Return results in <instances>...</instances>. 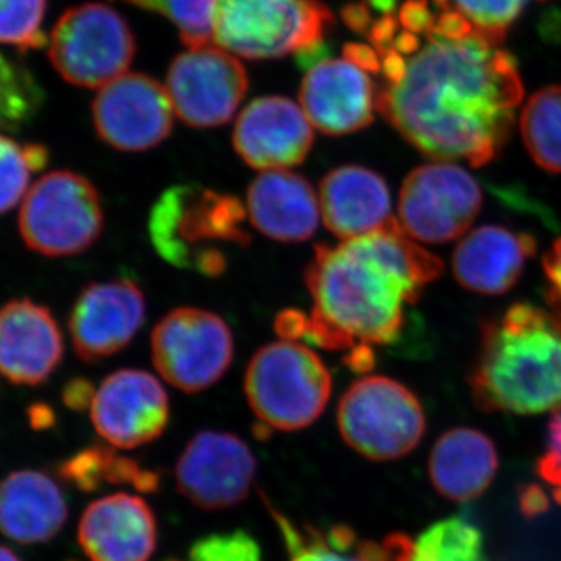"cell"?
<instances>
[{"label": "cell", "instance_id": "cell-1", "mask_svg": "<svg viewBox=\"0 0 561 561\" xmlns=\"http://www.w3.org/2000/svg\"><path fill=\"white\" fill-rule=\"evenodd\" d=\"M408 76L378 92L379 113L426 157L474 168L500 157L524 87L515 57L476 31L460 41L427 33Z\"/></svg>", "mask_w": 561, "mask_h": 561}, {"label": "cell", "instance_id": "cell-2", "mask_svg": "<svg viewBox=\"0 0 561 561\" xmlns=\"http://www.w3.org/2000/svg\"><path fill=\"white\" fill-rule=\"evenodd\" d=\"M442 275L440 257L398 220L335 247L317 245L305 275L313 300L305 337L346 354L394 345L427 284Z\"/></svg>", "mask_w": 561, "mask_h": 561}, {"label": "cell", "instance_id": "cell-3", "mask_svg": "<svg viewBox=\"0 0 561 561\" xmlns=\"http://www.w3.org/2000/svg\"><path fill=\"white\" fill-rule=\"evenodd\" d=\"M485 412L535 415L561 408V317L516 302L482 328L470 373Z\"/></svg>", "mask_w": 561, "mask_h": 561}, {"label": "cell", "instance_id": "cell-4", "mask_svg": "<svg viewBox=\"0 0 561 561\" xmlns=\"http://www.w3.org/2000/svg\"><path fill=\"white\" fill-rule=\"evenodd\" d=\"M247 206L239 198L195 184H180L151 208L150 241L162 260L206 276L227 268L225 245L247 247Z\"/></svg>", "mask_w": 561, "mask_h": 561}, {"label": "cell", "instance_id": "cell-5", "mask_svg": "<svg viewBox=\"0 0 561 561\" xmlns=\"http://www.w3.org/2000/svg\"><path fill=\"white\" fill-rule=\"evenodd\" d=\"M243 390L261 423L300 431L327 408L332 379L316 351L294 341L273 342L250 360Z\"/></svg>", "mask_w": 561, "mask_h": 561}, {"label": "cell", "instance_id": "cell-6", "mask_svg": "<svg viewBox=\"0 0 561 561\" xmlns=\"http://www.w3.org/2000/svg\"><path fill=\"white\" fill-rule=\"evenodd\" d=\"M334 14L319 0H219L214 43L249 60L300 54L323 43Z\"/></svg>", "mask_w": 561, "mask_h": 561}, {"label": "cell", "instance_id": "cell-7", "mask_svg": "<svg viewBox=\"0 0 561 561\" xmlns=\"http://www.w3.org/2000/svg\"><path fill=\"white\" fill-rule=\"evenodd\" d=\"M102 230L99 192L79 173L54 171L41 176L21 203L22 241L44 256L83 253L98 242Z\"/></svg>", "mask_w": 561, "mask_h": 561}, {"label": "cell", "instance_id": "cell-8", "mask_svg": "<svg viewBox=\"0 0 561 561\" xmlns=\"http://www.w3.org/2000/svg\"><path fill=\"white\" fill-rule=\"evenodd\" d=\"M337 421L343 440L371 460L405 456L426 431L419 398L386 376L354 382L342 397Z\"/></svg>", "mask_w": 561, "mask_h": 561}, {"label": "cell", "instance_id": "cell-9", "mask_svg": "<svg viewBox=\"0 0 561 561\" xmlns=\"http://www.w3.org/2000/svg\"><path fill=\"white\" fill-rule=\"evenodd\" d=\"M135 51L127 21L105 3L66 10L50 36L51 65L62 79L80 88H103L119 79Z\"/></svg>", "mask_w": 561, "mask_h": 561}, {"label": "cell", "instance_id": "cell-10", "mask_svg": "<svg viewBox=\"0 0 561 561\" xmlns=\"http://www.w3.org/2000/svg\"><path fill=\"white\" fill-rule=\"evenodd\" d=\"M234 339L227 321L197 308H179L151 332L154 368L176 389L198 393L230 368Z\"/></svg>", "mask_w": 561, "mask_h": 561}, {"label": "cell", "instance_id": "cell-11", "mask_svg": "<svg viewBox=\"0 0 561 561\" xmlns=\"http://www.w3.org/2000/svg\"><path fill=\"white\" fill-rule=\"evenodd\" d=\"M481 184L453 162L413 169L402 183L398 224L413 241L446 243L467 234L481 213Z\"/></svg>", "mask_w": 561, "mask_h": 561}, {"label": "cell", "instance_id": "cell-12", "mask_svg": "<svg viewBox=\"0 0 561 561\" xmlns=\"http://www.w3.org/2000/svg\"><path fill=\"white\" fill-rule=\"evenodd\" d=\"M173 110L184 124L214 128L227 124L249 90L242 62L219 47L190 49L173 60L168 72Z\"/></svg>", "mask_w": 561, "mask_h": 561}, {"label": "cell", "instance_id": "cell-13", "mask_svg": "<svg viewBox=\"0 0 561 561\" xmlns=\"http://www.w3.org/2000/svg\"><path fill=\"white\" fill-rule=\"evenodd\" d=\"M168 88L144 73H124L99 91L92 103L94 127L102 140L122 151L153 149L173 125Z\"/></svg>", "mask_w": 561, "mask_h": 561}, {"label": "cell", "instance_id": "cell-14", "mask_svg": "<svg viewBox=\"0 0 561 561\" xmlns=\"http://www.w3.org/2000/svg\"><path fill=\"white\" fill-rule=\"evenodd\" d=\"M256 476L249 445L228 432L195 435L176 463L180 493L203 511L234 507L247 500Z\"/></svg>", "mask_w": 561, "mask_h": 561}, {"label": "cell", "instance_id": "cell-15", "mask_svg": "<svg viewBox=\"0 0 561 561\" xmlns=\"http://www.w3.org/2000/svg\"><path fill=\"white\" fill-rule=\"evenodd\" d=\"M91 420L113 448H138L160 438L168 427L169 397L150 373H111L95 391Z\"/></svg>", "mask_w": 561, "mask_h": 561}, {"label": "cell", "instance_id": "cell-16", "mask_svg": "<svg viewBox=\"0 0 561 561\" xmlns=\"http://www.w3.org/2000/svg\"><path fill=\"white\" fill-rule=\"evenodd\" d=\"M146 319V298L130 279L84 287L73 302L69 332L77 356L87 364L113 356L135 337Z\"/></svg>", "mask_w": 561, "mask_h": 561}, {"label": "cell", "instance_id": "cell-17", "mask_svg": "<svg viewBox=\"0 0 561 561\" xmlns=\"http://www.w3.org/2000/svg\"><path fill=\"white\" fill-rule=\"evenodd\" d=\"M232 146L242 161L256 171H289L301 164L312 149V124L290 99H256L236 121Z\"/></svg>", "mask_w": 561, "mask_h": 561}, {"label": "cell", "instance_id": "cell-18", "mask_svg": "<svg viewBox=\"0 0 561 561\" xmlns=\"http://www.w3.org/2000/svg\"><path fill=\"white\" fill-rule=\"evenodd\" d=\"M378 94L365 70L348 60H327L308 70L300 88L301 108L312 127L345 136L375 121Z\"/></svg>", "mask_w": 561, "mask_h": 561}, {"label": "cell", "instance_id": "cell-19", "mask_svg": "<svg viewBox=\"0 0 561 561\" xmlns=\"http://www.w3.org/2000/svg\"><path fill=\"white\" fill-rule=\"evenodd\" d=\"M62 335L49 309L10 300L0 316V370L16 386H39L60 365Z\"/></svg>", "mask_w": 561, "mask_h": 561}, {"label": "cell", "instance_id": "cell-20", "mask_svg": "<svg viewBox=\"0 0 561 561\" xmlns=\"http://www.w3.org/2000/svg\"><path fill=\"white\" fill-rule=\"evenodd\" d=\"M157 540L150 505L128 493L92 502L79 524V542L91 561H149Z\"/></svg>", "mask_w": 561, "mask_h": 561}, {"label": "cell", "instance_id": "cell-21", "mask_svg": "<svg viewBox=\"0 0 561 561\" xmlns=\"http://www.w3.org/2000/svg\"><path fill=\"white\" fill-rule=\"evenodd\" d=\"M537 253V239L502 225H483L468 232L456 247L453 272L465 289L502 295L513 289Z\"/></svg>", "mask_w": 561, "mask_h": 561}, {"label": "cell", "instance_id": "cell-22", "mask_svg": "<svg viewBox=\"0 0 561 561\" xmlns=\"http://www.w3.org/2000/svg\"><path fill=\"white\" fill-rule=\"evenodd\" d=\"M321 219L343 241L362 238L389 227V184L371 169L350 164L332 169L320 181Z\"/></svg>", "mask_w": 561, "mask_h": 561}, {"label": "cell", "instance_id": "cell-23", "mask_svg": "<svg viewBox=\"0 0 561 561\" xmlns=\"http://www.w3.org/2000/svg\"><path fill=\"white\" fill-rule=\"evenodd\" d=\"M247 213L251 225L267 238L308 241L319 227V192L298 173L262 172L247 191Z\"/></svg>", "mask_w": 561, "mask_h": 561}, {"label": "cell", "instance_id": "cell-24", "mask_svg": "<svg viewBox=\"0 0 561 561\" xmlns=\"http://www.w3.org/2000/svg\"><path fill=\"white\" fill-rule=\"evenodd\" d=\"M68 519V505L57 483L39 471L7 476L0 494V524L21 545L49 541Z\"/></svg>", "mask_w": 561, "mask_h": 561}, {"label": "cell", "instance_id": "cell-25", "mask_svg": "<svg viewBox=\"0 0 561 561\" xmlns=\"http://www.w3.org/2000/svg\"><path fill=\"white\" fill-rule=\"evenodd\" d=\"M430 468L432 482L443 496L460 502L474 500L496 474V448L482 432L457 427L435 443Z\"/></svg>", "mask_w": 561, "mask_h": 561}, {"label": "cell", "instance_id": "cell-26", "mask_svg": "<svg viewBox=\"0 0 561 561\" xmlns=\"http://www.w3.org/2000/svg\"><path fill=\"white\" fill-rule=\"evenodd\" d=\"M524 146L545 171L561 173V84L535 92L519 119Z\"/></svg>", "mask_w": 561, "mask_h": 561}, {"label": "cell", "instance_id": "cell-27", "mask_svg": "<svg viewBox=\"0 0 561 561\" xmlns=\"http://www.w3.org/2000/svg\"><path fill=\"white\" fill-rule=\"evenodd\" d=\"M413 561H486L481 530L463 518L434 524L416 542Z\"/></svg>", "mask_w": 561, "mask_h": 561}, {"label": "cell", "instance_id": "cell-28", "mask_svg": "<svg viewBox=\"0 0 561 561\" xmlns=\"http://www.w3.org/2000/svg\"><path fill=\"white\" fill-rule=\"evenodd\" d=\"M125 2L168 16L179 27L181 41L190 49H201L213 44L219 0H125Z\"/></svg>", "mask_w": 561, "mask_h": 561}, {"label": "cell", "instance_id": "cell-29", "mask_svg": "<svg viewBox=\"0 0 561 561\" xmlns=\"http://www.w3.org/2000/svg\"><path fill=\"white\" fill-rule=\"evenodd\" d=\"M0 113L3 127L14 130L38 113L44 101L43 91L31 72L9 58L2 57L0 65Z\"/></svg>", "mask_w": 561, "mask_h": 561}, {"label": "cell", "instance_id": "cell-30", "mask_svg": "<svg viewBox=\"0 0 561 561\" xmlns=\"http://www.w3.org/2000/svg\"><path fill=\"white\" fill-rule=\"evenodd\" d=\"M0 39L21 51L43 49L49 38L41 32L46 0H0Z\"/></svg>", "mask_w": 561, "mask_h": 561}, {"label": "cell", "instance_id": "cell-31", "mask_svg": "<svg viewBox=\"0 0 561 561\" xmlns=\"http://www.w3.org/2000/svg\"><path fill=\"white\" fill-rule=\"evenodd\" d=\"M530 0H451V10L465 14L476 31L504 43L508 25L522 14Z\"/></svg>", "mask_w": 561, "mask_h": 561}, {"label": "cell", "instance_id": "cell-32", "mask_svg": "<svg viewBox=\"0 0 561 561\" xmlns=\"http://www.w3.org/2000/svg\"><path fill=\"white\" fill-rule=\"evenodd\" d=\"M0 153H2V213L7 214L14 206L24 202L31 187V175L35 173L25 154L24 146L9 136L0 139Z\"/></svg>", "mask_w": 561, "mask_h": 561}, {"label": "cell", "instance_id": "cell-33", "mask_svg": "<svg viewBox=\"0 0 561 561\" xmlns=\"http://www.w3.org/2000/svg\"><path fill=\"white\" fill-rule=\"evenodd\" d=\"M191 561H262V549L250 534L243 530L216 534L195 541L190 552Z\"/></svg>", "mask_w": 561, "mask_h": 561}, {"label": "cell", "instance_id": "cell-34", "mask_svg": "<svg viewBox=\"0 0 561 561\" xmlns=\"http://www.w3.org/2000/svg\"><path fill=\"white\" fill-rule=\"evenodd\" d=\"M273 516L283 531L291 561H364L357 556L351 559V557H346V553L335 552L328 545L327 535L316 527H306V530L301 531L278 512H275Z\"/></svg>", "mask_w": 561, "mask_h": 561}, {"label": "cell", "instance_id": "cell-35", "mask_svg": "<svg viewBox=\"0 0 561 561\" xmlns=\"http://www.w3.org/2000/svg\"><path fill=\"white\" fill-rule=\"evenodd\" d=\"M110 453L111 448L102 446L83 449L69 460L62 461L60 476L84 493L99 490L106 482Z\"/></svg>", "mask_w": 561, "mask_h": 561}, {"label": "cell", "instance_id": "cell-36", "mask_svg": "<svg viewBox=\"0 0 561 561\" xmlns=\"http://www.w3.org/2000/svg\"><path fill=\"white\" fill-rule=\"evenodd\" d=\"M542 271L548 283V300L561 317V238L542 256Z\"/></svg>", "mask_w": 561, "mask_h": 561}, {"label": "cell", "instance_id": "cell-37", "mask_svg": "<svg viewBox=\"0 0 561 561\" xmlns=\"http://www.w3.org/2000/svg\"><path fill=\"white\" fill-rule=\"evenodd\" d=\"M398 20H400V24L405 31L427 33L434 27L437 18L432 14L427 0H405L404 5L401 7Z\"/></svg>", "mask_w": 561, "mask_h": 561}, {"label": "cell", "instance_id": "cell-38", "mask_svg": "<svg viewBox=\"0 0 561 561\" xmlns=\"http://www.w3.org/2000/svg\"><path fill=\"white\" fill-rule=\"evenodd\" d=\"M432 33L440 36V38L449 41H460L470 36L474 32V25L465 14L456 10L443 11L435 20ZM427 32V33H430Z\"/></svg>", "mask_w": 561, "mask_h": 561}, {"label": "cell", "instance_id": "cell-39", "mask_svg": "<svg viewBox=\"0 0 561 561\" xmlns=\"http://www.w3.org/2000/svg\"><path fill=\"white\" fill-rule=\"evenodd\" d=\"M398 28H400V20L393 14H386L381 20L373 22L368 39L379 57L383 58L389 51L394 50L393 44L398 36Z\"/></svg>", "mask_w": 561, "mask_h": 561}, {"label": "cell", "instance_id": "cell-40", "mask_svg": "<svg viewBox=\"0 0 561 561\" xmlns=\"http://www.w3.org/2000/svg\"><path fill=\"white\" fill-rule=\"evenodd\" d=\"M518 504L519 511L527 519L537 518V516L545 515L549 511L548 494L535 483L519 486Z\"/></svg>", "mask_w": 561, "mask_h": 561}, {"label": "cell", "instance_id": "cell-41", "mask_svg": "<svg viewBox=\"0 0 561 561\" xmlns=\"http://www.w3.org/2000/svg\"><path fill=\"white\" fill-rule=\"evenodd\" d=\"M95 391L98 390L92 389V383L87 379H72L62 389V402L72 411L83 412L91 409Z\"/></svg>", "mask_w": 561, "mask_h": 561}, {"label": "cell", "instance_id": "cell-42", "mask_svg": "<svg viewBox=\"0 0 561 561\" xmlns=\"http://www.w3.org/2000/svg\"><path fill=\"white\" fill-rule=\"evenodd\" d=\"M343 57L345 60L353 62L357 68L365 70V72L378 73L381 70V60L375 47L367 46V44L350 43L343 46Z\"/></svg>", "mask_w": 561, "mask_h": 561}, {"label": "cell", "instance_id": "cell-43", "mask_svg": "<svg viewBox=\"0 0 561 561\" xmlns=\"http://www.w3.org/2000/svg\"><path fill=\"white\" fill-rule=\"evenodd\" d=\"M306 327H308V316L302 312L284 311L275 319L276 334L286 341L297 342V339L305 337Z\"/></svg>", "mask_w": 561, "mask_h": 561}, {"label": "cell", "instance_id": "cell-44", "mask_svg": "<svg viewBox=\"0 0 561 561\" xmlns=\"http://www.w3.org/2000/svg\"><path fill=\"white\" fill-rule=\"evenodd\" d=\"M342 21L345 22L350 31L356 33L370 32L373 25V18L370 13V5L368 2H354L343 7L341 11Z\"/></svg>", "mask_w": 561, "mask_h": 561}, {"label": "cell", "instance_id": "cell-45", "mask_svg": "<svg viewBox=\"0 0 561 561\" xmlns=\"http://www.w3.org/2000/svg\"><path fill=\"white\" fill-rule=\"evenodd\" d=\"M327 540L330 548L334 549L335 552L348 553L356 546L357 535L350 526L337 524L328 531Z\"/></svg>", "mask_w": 561, "mask_h": 561}, {"label": "cell", "instance_id": "cell-46", "mask_svg": "<svg viewBox=\"0 0 561 561\" xmlns=\"http://www.w3.org/2000/svg\"><path fill=\"white\" fill-rule=\"evenodd\" d=\"M408 66L400 51H389L382 58L383 76H386L387 83L397 84L404 80V77L408 76Z\"/></svg>", "mask_w": 561, "mask_h": 561}, {"label": "cell", "instance_id": "cell-47", "mask_svg": "<svg viewBox=\"0 0 561 561\" xmlns=\"http://www.w3.org/2000/svg\"><path fill=\"white\" fill-rule=\"evenodd\" d=\"M537 472L540 478L551 485L560 486L561 489V457L551 451L541 456L537 461Z\"/></svg>", "mask_w": 561, "mask_h": 561}, {"label": "cell", "instance_id": "cell-48", "mask_svg": "<svg viewBox=\"0 0 561 561\" xmlns=\"http://www.w3.org/2000/svg\"><path fill=\"white\" fill-rule=\"evenodd\" d=\"M298 55V61L302 68L311 69L313 66L319 65L321 61H327L330 57V49L327 44L319 43L316 46L308 47V49L300 51Z\"/></svg>", "mask_w": 561, "mask_h": 561}, {"label": "cell", "instance_id": "cell-49", "mask_svg": "<svg viewBox=\"0 0 561 561\" xmlns=\"http://www.w3.org/2000/svg\"><path fill=\"white\" fill-rule=\"evenodd\" d=\"M548 451L561 457V408L557 409L548 424Z\"/></svg>", "mask_w": 561, "mask_h": 561}, {"label": "cell", "instance_id": "cell-50", "mask_svg": "<svg viewBox=\"0 0 561 561\" xmlns=\"http://www.w3.org/2000/svg\"><path fill=\"white\" fill-rule=\"evenodd\" d=\"M394 50L402 55H416L421 50V43L415 33L405 31L400 33L394 39Z\"/></svg>", "mask_w": 561, "mask_h": 561}, {"label": "cell", "instance_id": "cell-51", "mask_svg": "<svg viewBox=\"0 0 561 561\" xmlns=\"http://www.w3.org/2000/svg\"><path fill=\"white\" fill-rule=\"evenodd\" d=\"M31 419L33 426L36 430H43V427L51 426L54 420H51V411L50 409L43 408V405H35V408L31 411Z\"/></svg>", "mask_w": 561, "mask_h": 561}, {"label": "cell", "instance_id": "cell-52", "mask_svg": "<svg viewBox=\"0 0 561 561\" xmlns=\"http://www.w3.org/2000/svg\"><path fill=\"white\" fill-rule=\"evenodd\" d=\"M367 2L373 10L379 11L386 16V14H391L397 9L398 0H367Z\"/></svg>", "mask_w": 561, "mask_h": 561}, {"label": "cell", "instance_id": "cell-53", "mask_svg": "<svg viewBox=\"0 0 561 561\" xmlns=\"http://www.w3.org/2000/svg\"><path fill=\"white\" fill-rule=\"evenodd\" d=\"M0 561H21L20 557L16 556L13 551H10V548L3 546L2 548V559Z\"/></svg>", "mask_w": 561, "mask_h": 561}, {"label": "cell", "instance_id": "cell-54", "mask_svg": "<svg viewBox=\"0 0 561 561\" xmlns=\"http://www.w3.org/2000/svg\"><path fill=\"white\" fill-rule=\"evenodd\" d=\"M553 500H556L557 504L561 505V489L553 490Z\"/></svg>", "mask_w": 561, "mask_h": 561}]
</instances>
